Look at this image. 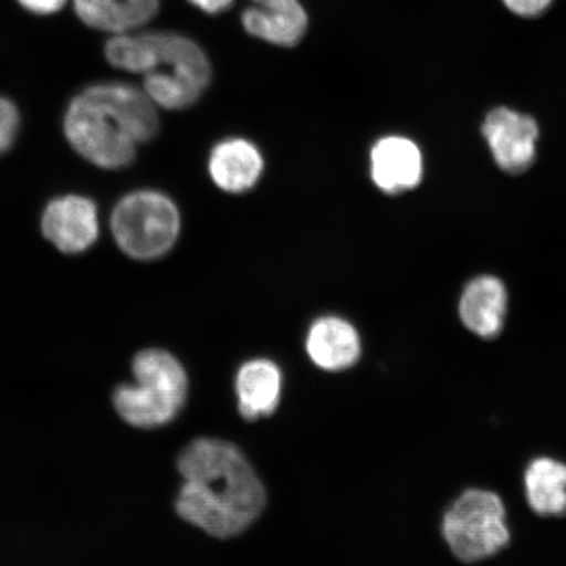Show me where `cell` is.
<instances>
[{
	"label": "cell",
	"instance_id": "obj_17",
	"mask_svg": "<svg viewBox=\"0 0 566 566\" xmlns=\"http://www.w3.org/2000/svg\"><path fill=\"white\" fill-rule=\"evenodd\" d=\"M15 2L34 17H53L65 9L70 0H15Z\"/></svg>",
	"mask_w": 566,
	"mask_h": 566
},
{
	"label": "cell",
	"instance_id": "obj_6",
	"mask_svg": "<svg viewBox=\"0 0 566 566\" xmlns=\"http://www.w3.org/2000/svg\"><path fill=\"white\" fill-rule=\"evenodd\" d=\"M481 132L505 172L520 175L534 165L539 126L533 117L500 106L488 113Z\"/></svg>",
	"mask_w": 566,
	"mask_h": 566
},
{
	"label": "cell",
	"instance_id": "obj_5",
	"mask_svg": "<svg viewBox=\"0 0 566 566\" xmlns=\"http://www.w3.org/2000/svg\"><path fill=\"white\" fill-rule=\"evenodd\" d=\"M442 534L460 562L472 564L499 554L511 542L504 502L491 491H465L444 513Z\"/></svg>",
	"mask_w": 566,
	"mask_h": 566
},
{
	"label": "cell",
	"instance_id": "obj_20",
	"mask_svg": "<svg viewBox=\"0 0 566 566\" xmlns=\"http://www.w3.org/2000/svg\"><path fill=\"white\" fill-rule=\"evenodd\" d=\"M252 2L263 9H283V7L298 3V0H252Z\"/></svg>",
	"mask_w": 566,
	"mask_h": 566
},
{
	"label": "cell",
	"instance_id": "obj_10",
	"mask_svg": "<svg viewBox=\"0 0 566 566\" xmlns=\"http://www.w3.org/2000/svg\"><path fill=\"white\" fill-rule=\"evenodd\" d=\"M507 293L504 283L492 275H481L464 289L459 303L464 327L483 338L497 337L504 328Z\"/></svg>",
	"mask_w": 566,
	"mask_h": 566
},
{
	"label": "cell",
	"instance_id": "obj_15",
	"mask_svg": "<svg viewBox=\"0 0 566 566\" xmlns=\"http://www.w3.org/2000/svg\"><path fill=\"white\" fill-rule=\"evenodd\" d=\"M528 505L542 516L566 513V464L543 457L533 460L525 472Z\"/></svg>",
	"mask_w": 566,
	"mask_h": 566
},
{
	"label": "cell",
	"instance_id": "obj_12",
	"mask_svg": "<svg viewBox=\"0 0 566 566\" xmlns=\"http://www.w3.org/2000/svg\"><path fill=\"white\" fill-rule=\"evenodd\" d=\"M313 363L327 371L348 369L360 356V339L356 328L338 316H323L311 325L306 342Z\"/></svg>",
	"mask_w": 566,
	"mask_h": 566
},
{
	"label": "cell",
	"instance_id": "obj_7",
	"mask_svg": "<svg viewBox=\"0 0 566 566\" xmlns=\"http://www.w3.org/2000/svg\"><path fill=\"white\" fill-rule=\"evenodd\" d=\"M41 230L63 253L86 252L96 243L101 231L96 203L83 196L56 197L42 212Z\"/></svg>",
	"mask_w": 566,
	"mask_h": 566
},
{
	"label": "cell",
	"instance_id": "obj_19",
	"mask_svg": "<svg viewBox=\"0 0 566 566\" xmlns=\"http://www.w3.org/2000/svg\"><path fill=\"white\" fill-rule=\"evenodd\" d=\"M188 2L209 15H219V13L231 9L235 0H188Z\"/></svg>",
	"mask_w": 566,
	"mask_h": 566
},
{
	"label": "cell",
	"instance_id": "obj_2",
	"mask_svg": "<svg viewBox=\"0 0 566 566\" xmlns=\"http://www.w3.org/2000/svg\"><path fill=\"white\" fill-rule=\"evenodd\" d=\"M158 105L144 88L105 81L84 87L71 98L63 130L74 150L104 169L130 166L137 147L157 137Z\"/></svg>",
	"mask_w": 566,
	"mask_h": 566
},
{
	"label": "cell",
	"instance_id": "obj_1",
	"mask_svg": "<svg viewBox=\"0 0 566 566\" xmlns=\"http://www.w3.org/2000/svg\"><path fill=\"white\" fill-rule=\"evenodd\" d=\"M177 467L184 478L177 513L205 533L235 536L263 512L264 486L235 444L201 438L182 450Z\"/></svg>",
	"mask_w": 566,
	"mask_h": 566
},
{
	"label": "cell",
	"instance_id": "obj_14",
	"mask_svg": "<svg viewBox=\"0 0 566 566\" xmlns=\"http://www.w3.org/2000/svg\"><path fill=\"white\" fill-rule=\"evenodd\" d=\"M244 30L269 44L293 48L303 40L308 28V17L298 2L283 9L250 7L243 12Z\"/></svg>",
	"mask_w": 566,
	"mask_h": 566
},
{
	"label": "cell",
	"instance_id": "obj_8",
	"mask_svg": "<svg viewBox=\"0 0 566 566\" xmlns=\"http://www.w3.org/2000/svg\"><path fill=\"white\" fill-rule=\"evenodd\" d=\"M370 174L375 187L387 195H400L416 188L423 174L420 147L406 137L380 138L371 148Z\"/></svg>",
	"mask_w": 566,
	"mask_h": 566
},
{
	"label": "cell",
	"instance_id": "obj_9",
	"mask_svg": "<svg viewBox=\"0 0 566 566\" xmlns=\"http://www.w3.org/2000/svg\"><path fill=\"white\" fill-rule=\"evenodd\" d=\"M209 175L218 189L242 195L256 186L264 172V158L259 147L245 138H228L212 148Z\"/></svg>",
	"mask_w": 566,
	"mask_h": 566
},
{
	"label": "cell",
	"instance_id": "obj_16",
	"mask_svg": "<svg viewBox=\"0 0 566 566\" xmlns=\"http://www.w3.org/2000/svg\"><path fill=\"white\" fill-rule=\"evenodd\" d=\"M20 130V112L9 97L0 95V155L10 150Z\"/></svg>",
	"mask_w": 566,
	"mask_h": 566
},
{
	"label": "cell",
	"instance_id": "obj_11",
	"mask_svg": "<svg viewBox=\"0 0 566 566\" xmlns=\"http://www.w3.org/2000/svg\"><path fill=\"white\" fill-rule=\"evenodd\" d=\"M84 25L111 35L140 31L158 15L160 0H73Z\"/></svg>",
	"mask_w": 566,
	"mask_h": 566
},
{
	"label": "cell",
	"instance_id": "obj_13",
	"mask_svg": "<svg viewBox=\"0 0 566 566\" xmlns=\"http://www.w3.org/2000/svg\"><path fill=\"white\" fill-rule=\"evenodd\" d=\"M282 374L269 359H253L238 373L239 412L248 421L271 416L281 399Z\"/></svg>",
	"mask_w": 566,
	"mask_h": 566
},
{
	"label": "cell",
	"instance_id": "obj_4",
	"mask_svg": "<svg viewBox=\"0 0 566 566\" xmlns=\"http://www.w3.org/2000/svg\"><path fill=\"white\" fill-rule=\"evenodd\" d=\"M111 229L127 256L138 261L158 260L172 250L181 230L176 203L158 190H137L113 209Z\"/></svg>",
	"mask_w": 566,
	"mask_h": 566
},
{
	"label": "cell",
	"instance_id": "obj_3",
	"mask_svg": "<svg viewBox=\"0 0 566 566\" xmlns=\"http://www.w3.org/2000/svg\"><path fill=\"white\" fill-rule=\"evenodd\" d=\"M134 385L118 386L116 410L127 423L153 429L172 421L188 396V377L179 359L161 349H146L133 359Z\"/></svg>",
	"mask_w": 566,
	"mask_h": 566
},
{
	"label": "cell",
	"instance_id": "obj_18",
	"mask_svg": "<svg viewBox=\"0 0 566 566\" xmlns=\"http://www.w3.org/2000/svg\"><path fill=\"white\" fill-rule=\"evenodd\" d=\"M554 0H504L505 6L515 15L533 18L546 11Z\"/></svg>",
	"mask_w": 566,
	"mask_h": 566
}]
</instances>
